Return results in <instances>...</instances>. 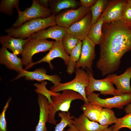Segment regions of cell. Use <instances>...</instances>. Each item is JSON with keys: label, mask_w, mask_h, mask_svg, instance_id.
I'll use <instances>...</instances> for the list:
<instances>
[{"label": "cell", "mask_w": 131, "mask_h": 131, "mask_svg": "<svg viewBox=\"0 0 131 131\" xmlns=\"http://www.w3.org/2000/svg\"><path fill=\"white\" fill-rule=\"evenodd\" d=\"M102 32L96 66L105 76L116 71L123 55L131 51V28L122 19L103 23Z\"/></svg>", "instance_id": "cell-1"}, {"label": "cell", "mask_w": 131, "mask_h": 131, "mask_svg": "<svg viewBox=\"0 0 131 131\" xmlns=\"http://www.w3.org/2000/svg\"><path fill=\"white\" fill-rule=\"evenodd\" d=\"M55 16L52 15L46 18H38L28 20L16 28L13 27L5 29L8 35L14 38L23 39L50 26L56 25Z\"/></svg>", "instance_id": "cell-2"}, {"label": "cell", "mask_w": 131, "mask_h": 131, "mask_svg": "<svg viewBox=\"0 0 131 131\" xmlns=\"http://www.w3.org/2000/svg\"><path fill=\"white\" fill-rule=\"evenodd\" d=\"M62 93L51 96V102L49 103V115L48 122L54 125L57 124L55 116L59 111L68 112L72 101L76 99H80L84 101L82 96L78 93L72 90H66Z\"/></svg>", "instance_id": "cell-3"}, {"label": "cell", "mask_w": 131, "mask_h": 131, "mask_svg": "<svg viewBox=\"0 0 131 131\" xmlns=\"http://www.w3.org/2000/svg\"><path fill=\"white\" fill-rule=\"evenodd\" d=\"M75 75L72 80L64 83H60L58 85L52 86L50 90L55 93L68 90L75 91L81 95L84 99V103L89 102L85 92L86 88L89 84V76L88 73L82 68H76Z\"/></svg>", "instance_id": "cell-4"}, {"label": "cell", "mask_w": 131, "mask_h": 131, "mask_svg": "<svg viewBox=\"0 0 131 131\" xmlns=\"http://www.w3.org/2000/svg\"><path fill=\"white\" fill-rule=\"evenodd\" d=\"M54 41L46 39H32L30 37L25 43L22 54L21 60L23 65L28 66L33 62L32 58L35 54L49 50Z\"/></svg>", "instance_id": "cell-5"}, {"label": "cell", "mask_w": 131, "mask_h": 131, "mask_svg": "<svg viewBox=\"0 0 131 131\" xmlns=\"http://www.w3.org/2000/svg\"><path fill=\"white\" fill-rule=\"evenodd\" d=\"M18 16L12 27L16 28L28 20L38 18H46L51 16L50 9L41 5L37 0H33L31 6L24 11H17Z\"/></svg>", "instance_id": "cell-6"}, {"label": "cell", "mask_w": 131, "mask_h": 131, "mask_svg": "<svg viewBox=\"0 0 131 131\" xmlns=\"http://www.w3.org/2000/svg\"><path fill=\"white\" fill-rule=\"evenodd\" d=\"M93 92L87 96L89 102L102 107L123 109L124 106L131 103V93H125L106 99L100 98L99 95Z\"/></svg>", "instance_id": "cell-7"}, {"label": "cell", "mask_w": 131, "mask_h": 131, "mask_svg": "<svg viewBox=\"0 0 131 131\" xmlns=\"http://www.w3.org/2000/svg\"><path fill=\"white\" fill-rule=\"evenodd\" d=\"M90 8L80 6L76 9L64 11L55 16L57 25L67 29L84 17L90 11Z\"/></svg>", "instance_id": "cell-8"}, {"label": "cell", "mask_w": 131, "mask_h": 131, "mask_svg": "<svg viewBox=\"0 0 131 131\" xmlns=\"http://www.w3.org/2000/svg\"><path fill=\"white\" fill-rule=\"evenodd\" d=\"M87 69L89 75V82L85 89L86 96L95 91H99L100 94L117 96L116 89L114 87L113 83L107 77L102 79H96L94 77L93 72Z\"/></svg>", "instance_id": "cell-9"}, {"label": "cell", "mask_w": 131, "mask_h": 131, "mask_svg": "<svg viewBox=\"0 0 131 131\" xmlns=\"http://www.w3.org/2000/svg\"><path fill=\"white\" fill-rule=\"evenodd\" d=\"M81 52L80 58L76 63V68L87 69L92 72L93 61L96 57V44L88 37L82 41Z\"/></svg>", "instance_id": "cell-10"}, {"label": "cell", "mask_w": 131, "mask_h": 131, "mask_svg": "<svg viewBox=\"0 0 131 131\" xmlns=\"http://www.w3.org/2000/svg\"><path fill=\"white\" fill-rule=\"evenodd\" d=\"M58 57L62 59L65 64L67 65L69 62V56L66 52L61 41H55L47 54L39 61L33 62L29 66L26 67L25 69L27 70L35 65L43 62L48 63L50 69H53L54 67L51 61L54 58Z\"/></svg>", "instance_id": "cell-11"}, {"label": "cell", "mask_w": 131, "mask_h": 131, "mask_svg": "<svg viewBox=\"0 0 131 131\" xmlns=\"http://www.w3.org/2000/svg\"><path fill=\"white\" fill-rule=\"evenodd\" d=\"M46 70L43 68H39L33 71H29L23 69L13 81L25 77L27 80H36L42 82L45 80L50 81L54 84L52 86L56 87L61 83V79L57 75H49L47 74Z\"/></svg>", "instance_id": "cell-12"}, {"label": "cell", "mask_w": 131, "mask_h": 131, "mask_svg": "<svg viewBox=\"0 0 131 131\" xmlns=\"http://www.w3.org/2000/svg\"><path fill=\"white\" fill-rule=\"evenodd\" d=\"M106 77L116 86L117 96L125 93H131L130 85L131 66L127 68L121 74L117 75L114 74H110Z\"/></svg>", "instance_id": "cell-13"}, {"label": "cell", "mask_w": 131, "mask_h": 131, "mask_svg": "<svg viewBox=\"0 0 131 131\" xmlns=\"http://www.w3.org/2000/svg\"><path fill=\"white\" fill-rule=\"evenodd\" d=\"M126 0H108L107 5L101 15L104 17V23H109L122 19L123 8Z\"/></svg>", "instance_id": "cell-14"}, {"label": "cell", "mask_w": 131, "mask_h": 131, "mask_svg": "<svg viewBox=\"0 0 131 131\" xmlns=\"http://www.w3.org/2000/svg\"><path fill=\"white\" fill-rule=\"evenodd\" d=\"M92 15L90 11L82 19L67 29V33L74 34L80 40L88 37L91 27Z\"/></svg>", "instance_id": "cell-15"}, {"label": "cell", "mask_w": 131, "mask_h": 131, "mask_svg": "<svg viewBox=\"0 0 131 131\" xmlns=\"http://www.w3.org/2000/svg\"><path fill=\"white\" fill-rule=\"evenodd\" d=\"M0 63L19 74L23 69L21 59L17 55L10 52L7 48L2 47L0 50Z\"/></svg>", "instance_id": "cell-16"}, {"label": "cell", "mask_w": 131, "mask_h": 131, "mask_svg": "<svg viewBox=\"0 0 131 131\" xmlns=\"http://www.w3.org/2000/svg\"><path fill=\"white\" fill-rule=\"evenodd\" d=\"M67 33V28L56 25L47 29L40 31L32 35L30 37L32 39L40 40L51 38L55 41H61L63 37Z\"/></svg>", "instance_id": "cell-17"}, {"label": "cell", "mask_w": 131, "mask_h": 131, "mask_svg": "<svg viewBox=\"0 0 131 131\" xmlns=\"http://www.w3.org/2000/svg\"><path fill=\"white\" fill-rule=\"evenodd\" d=\"M30 38L24 39L20 38H15L8 35H2L0 38V42L2 47L10 49L17 55L22 54L24 46Z\"/></svg>", "instance_id": "cell-18"}, {"label": "cell", "mask_w": 131, "mask_h": 131, "mask_svg": "<svg viewBox=\"0 0 131 131\" xmlns=\"http://www.w3.org/2000/svg\"><path fill=\"white\" fill-rule=\"evenodd\" d=\"M73 119V124L80 131H102L108 126L90 120L83 114Z\"/></svg>", "instance_id": "cell-19"}, {"label": "cell", "mask_w": 131, "mask_h": 131, "mask_svg": "<svg viewBox=\"0 0 131 131\" xmlns=\"http://www.w3.org/2000/svg\"><path fill=\"white\" fill-rule=\"evenodd\" d=\"M38 102L40 108L39 119L35 131H48L46 126L49 115V102L46 97L38 93Z\"/></svg>", "instance_id": "cell-20"}, {"label": "cell", "mask_w": 131, "mask_h": 131, "mask_svg": "<svg viewBox=\"0 0 131 131\" xmlns=\"http://www.w3.org/2000/svg\"><path fill=\"white\" fill-rule=\"evenodd\" d=\"M49 4L52 15L55 16L63 9H76L80 5V2L75 0H50Z\"/></svg>", "instance_id": "cell-21"}, {"label": "cell", "mask_w": 131, "mask_h": 131, "mask_svg": "<svg viewBox=\"0 0 131 131\" xmlns=\"http://www.w3.org/2000/svg\"><path fill=\"white\" fill-rule=\"evenodd\" d=\"M81 108L84 115L89 120L98 122L102 107L89 102L84 103Z\"/></svg>", "instance_id": "cell-22"}, {"label": "cell", "mask_w": 131, "mask_h": 131, "mask_svg": "<svg viewBox=\"0 0 131 131\" xmlns=\"http://www.w3.org/2000/svg\"><path fill=\"white\" fill-rule=\"evenodd\" d=\"M104 17L101 15L99 18L92 25L88 37L96 45L99 44L102 37V28L104 23Z\"/></svg>", "instance_id": "cell-23"}, {"label": "cell", "mask_w": 131, "mask_h": 131, "mask_svg": "<svg viewBox=\"0 0 131 131\" xmlns=\"http://www.w3.org/2000/svg\"><path fill=\"white\" fill-rule=\"evenodd\" d=\"M82 45V42L80 41L69 55V61L66 72L70 75L72 74L75 71L76 65L80 57Z\"/></svg>", "instance_id": "cell-24"}, {"label": "cell", "mask_w": 131, "mask_h": 131, "mask_svg": "<svg viewBox=\"0 0 131 131\" xmlns=\"http://www.w3.org/2000/svg\"><path fill=\"white\" fill-rule=\"evenodd\" d=\"M108 0H98L90 7V10L92 15L91 24L96 23L106 8Z\"/></svg>", "instance_id": "cell-25"}, {"label": "cell", "mask_w": 131, "mask_h": 131, "mask_svg": "<svg viewBox=\"0 0 131 131\" xmlns=\"http://www.w3.org/2000/svg\"><path fill=\"white\" fill-rule=\"evenodd\" d=\"M117 119L113 110L105 108L102 110L98 122L101 125H108L116 123Z\"/></svg>", "instance_id": "cell-26"}, {"label": "cell", "mask_w": 131, "mask_h": 131, "mask_svg": "<svg viewBox=\"0 0 131 131\" xmlns=\"http://www.w3.org/2000/svg\"><path fill=\"white\" fill-rule=\"evenodd\" d=\"M80 41L74 34L67 33L63 37L61 41L66 52L69 55Z\"/></svg>", "instance_id": "cell-27"}, {"label": "cell", "mask_w": 131, "mask_h": 131, "mask_svg": "<svg viewBox=\"0 0 131 131\" xmlns=\"http://www.w3.org/2000/svg\"><path fill=\"white\" fill-rule=\"evenodd\" d=\"M19 0H1L0 4V11L2 13L9 15L13 13V9L15 8L17 11L19 8Z\"/></svg>", "instance_id": "cell-28"}, {"label": "cell", "mask_w": 131, "mask_h": 131, "mask_svg": "<svg viewBox=\"0 0 131 131\" xmlns=\"http://www.w3.org/2000/svg\"><path fill=\"white\" fill-rule=\"evenodd\" d=\"M58 116L61 120L60 123L56 125L54 131H63L69 125L73 124L74 116H70L68 112H61L59 113Z\"/></svg>", "instance_id": "cell-29"}, {"label": "cell", "mask_w": 131, "mask_h": 131, "mask_svg": "<svg viewBox=\"0 0 131 131\" xmlns=\"http://www.w3.org/2000/svg\"><path fill=\"white\" fill-rule=\"evenodd\" d=\"M112 127L113 131H119L124 127L131 130V113L127 114L122 118H117V122Z\"/></svg>", "instance_id": "cell-30"}, {"label": "cell", "mask_w": 131, "mask_h": 131, "mask_svg": "<svg viewBox=\"0 0 131 131\" xmlns=\"http://www.w3.org/2000/svg\"><path fill=\"white\" fill-rule=\"evenodd\" d=\"M47 84V82L44 81L42 82L40 84L35 83L34 85L36 88V89L35 90L36 92L41 94L46 97L48 100L49 103H50L51 102V96L56 95L58 93H55L48 90L46 86Z\"/></svg>", "instance_id": "cell-31"}, {"label": "cell", "mask_w": 131, "mask_h": 131, "mask_svg": "<svg viewBox=\"0 0 131 131\" xmlns=\"http://www.w3.org/2000/svg\"><path fill=\"white\" fill-rule=\"evenodd\" d=\"M11 100V98L9 97L0 114V131H7V123L5 118V113Z\"/></svg>", "instance_id": "cell-32"}, {"label": "cell", "mask_w": 131, "mask_h": 131, "mask_svg": "<svg viewBox=\"0 0 131 131\" xmlns=\"http://www.w3.org/2000/svg\"><path fill=\"white\" fill-rule=\"evenodd\" d=\"M122 17V19L126 23H131V5L127 2L123 8Z\"/></svg>", "instance_id": "cell-33"}, {"label": "cell", "mask_w": 131, "mask_h": 131, "mask_svg": "<svg viewBox=\"0 0 131 131\" xmlns=\"http://www.w3.org/2000/svg\"><path fill=\"white\" fill-rule=\"evenodd\" d=\"M96 0H80L81 6L87 8H90L95 3Z\"/></svg>", "instance_id": "cell-34"}, {"label": "cell", "mask_w": 131, "mask_h": 131, "mask_svg": "<svg viewBox=\"0 0 131 131\" xmlns=\"http://www.w3.org/2000/svg\"><path fill=\"white\" fill-rule=\"evenodd\" d=\"M39 4L42 6L46 8H48L49 6V1L48 0H37Z\"/></svg>", "instance_id": "cell-35"}, {"label": "cell", "mask_w": 131, "mask_h": 131, "mask_svg": "<svg viewBox=\"0 0 131 131\" xmlns=\"http://www.w3.org/2000/svg\"><path fill=\"white\" fill-rule=\"evenodd\" d=\"M68 126L69 128L66 131H80L73 124L69 125Z\"/></svg>", "instance_id": "cell-36"}, {"label": "cell", "mask_w": 131, "mask_h": 131, "mask_svg": "<svg viewBox=\"0 0 131 131\" xmlns=\"http://www.w3.org/2000/svg\"><path fill=\"white\" fill-rule=\"evenodd\" d=\"M126 114L131 113V103L128 105L124 109Z\"/></svg>", "instance_id": "cell-37"}, {"label": "cell", "mask_w": 131, "mask_h": 131, "mask_svg": "<svg viewBox=\"0 0 131 131\" xmlns=\"http://www.w3.org/2000/svg\"><path fill=\"white\" fill-rule=\"evenodd\" d=\"M102 131H113L112 127H107Z\"/></svg>", "instance_id": "cell-38"}, {"label": "cell", "mask_w": 131, "mask_h": 131, "mask_svg": "<svg viewBox=\"0 0 131 131\" xmlns=\"http://www.w3.org/2000/svg\"><path fill=\"white\" fill-rule=\"evenodd\" d=\"M126 24L127 26L129 28H131V23H126Z\"/></svg>", "instance_id": "cell-39"}, {"label": "cell", "mask_w": 131, "mask_h": 131, "mask_svg": "<svg viewBox=\"0 0 131 131\" xmlns=\"http://www.w3.org/2000/svg\"><path fill=\"white\" fill-rule=\"evenodd\" d=\"M127 3L131 5V0H127Z\"/></svg>", "instance_id": "cell-40"}, {"label": "cell", "mask_w": 131, "mask_h": 131, "mask_svg": "<svg viewBox=\"0 0 131 131\" xmlns=\"http://www.w3.org/2000/svg\"><path fill=\"white\" fill-rule=\"evenodd\" d=\"M63 131H66L64 129Z\"/></svg>", "instance_id": "cell-41"}]
</instances>
